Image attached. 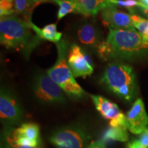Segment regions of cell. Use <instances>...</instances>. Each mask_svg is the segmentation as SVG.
I'll return each mask as SVG.
<instances>
[{"mask_svg": "<svg viewBox=\"0 0 148 148\" xmlns=\"http://www.w3.org/2000/svg\"><path fill=\"white\" fill-rule=\"evenodd\" d=\"M31 29L28 21H23L14 16L1 17V44L7 49L21 51L27 58L42 40L38 35H33Z\"/></svg>", "mask_w": 148, "mask_h": 148, "instance_id": "1", "label": "cell"}, {"mask_svg": "<svg viewBox=\"0 0 148 148\" xmlns=\"http://www.w3.org/2000/svg\"><path fill=\"white\" fill-rule=\"evenodd\" d=\"M101 82L121 99L130 101L136 92V75L132 66L112 62L105 69Z\"/></svg>", "mask_w": 148, "mask_h": 148, "instance_id": "2", "label": "cell"}, {"mask_svg": "<svg viewBox=\"0 0 148 148\" xmlns=\"http://www.w3.org/2000/svg\"><path fill=\"white\" fill-rule=\"evenodd\" d=\"M107 41L112 48V58H134L148 51V41L136 30L110 29Z\"/></svg>", "mask_w": 148, "mask_h": 148, "instance_id": "3", "label": "cell"}, {"mask_svg": "<svg viewBox=\"0 0 148 148\" xmlns=\"http://www.w3.org/2000/svg\"><path fill=\"white\" fill-rule=\"evenodd\" d=\"M58 58L54 65L47 70V75L60 86L70 97L81 98L85 95V91L75 81L67 62L69 47L65 40L62 39L56 43Z\"/></svg>", "mask_w": 148, "mask_h": 148, "instance_id": "4", "label": "cell"}, {"mask_svg": "<svg viewBox=\"0 0 148 148\" xmlns=\"http://www.w3.org/2000/svg\"><path fill=\"white\" fill-rule=\"evenodd\" d=\"M34 91L39 100L45 103H62L65 101L63 90L48 75L40 73L34 80Z\"/></svg>", "mask_w": 148, "mask_h": 148, "instance_id": "5", "label": "cell"}, {"mask_svg": "<svg viewBox=\"0 0 148 148\" xmlns=\"http://www.w3.org/2000/svg\"><path fill=\"white\" fill-rule=\"evenodd\" d=\"M67 62L74 77L84 78L93 72L90 57L76 44H72L69 48Z\"/></svg>", "mask_w": 148, "mask_h": 148, "instance_id": "6", "label": "cell"}, {"mask_svg": "<svg viewBox=\"0 0 148 148\" xmlns=\"http://www.w3.org/2000/svg\"><path fill=\"white\" fill-rule=\"evenodd\" d=\"M94 105L106 119L110 120V127L121 126L127 129V117L116 103L100 95H90Z\"/></svg>", "mask_w": 148, "mask_h": 148, "instance_id": "7", "label": "cell"}, {"mask_svg": "<svg viewBox=\"0 0 148 148\" xmlns=\"http://www.w3.org/2000/svg\"><path fill=\"white\" fill-rule=\"evenodd\" d=\"M23 112L19 103L8 90L1 88L0 93V117L8 125L16 124L21 121Z\"/></svg>", "mask_w": 148, "mask_h": 148, "instance_id": "8", "label": "cell"}, {"mask_svg": "<svg viewBox=\"0 0 148 148\" xmlns=\"http://www.w3.org/2000/svg\"><path fill=\"white\" fill-rule=\"evenodd\" d=\"M86 134L77 128H64L57 131L50 138L56 148H83Z\"/></svg>", "mask_w": 148, "mask_h": 148, "instance_id": "9", "label": "cell"}, {"mask_svg": "<svg viewBox=\"0 0 148 148\" xmlns=\"http://www.w3.org/2000/svg\"><path fill=\"white\" fill-rule=\"evenodd\" d=\"M102 23L109 29L136 30L133 25L131 14L117 10L115 5H110L101 11Z\"/></svg>", "mask_w": 148, "mask_h": 148, "instance_id": "10", "label": "cell"}, {"mask_svg": "<svg viewBox=\"0 0 148 148\" xmlns=\"http://www.w3.org/2000/svg\"><path fill=\"white\" fill-rule=\"evenodd\" d=\"M127 129L133 134H140L148 125V115L143 101L137 99L127 114Z\"/></svg>", "mask_w": 148, "mask_h": 148, "instance_id": "11", "label": "cell"}, {"mask_svg": "<svg viewBox=\"0 0 148 148\" xmlns=\"http://www.w3.org/2000/svg\"><path fill=\"white\" fill-rule=\"evenodd\" d=\"M77 34L79 42L88 47H97L101 42L99 32L92 24L82 25L77 30Z\"/></svg>", "mask_w": 148, "mask_h": 148, "instance_id": "12", "label": "cell"}, {"mask_svg": "<svg viewBox=\"0 0 148 148\" xmlns=\"http://www.w3.org/2000/svg\"><path fill=\"white\" fill-rule=\"evenodd\" d=\"M28 23L31 28L34 32L36 33L38 36H39L41 39L49 40V41L53 42H58L60 41L61 38H62V34L57 31L56 24L51 23L49 25H45L43 28L40 29L34 25L32 21L29 20L28 21Z\"/></svg>", "mask_w": 148, "mask_h": 148, "instance_id": "13", "label": "cell"}, {"mask_svg": "<svg viewBox=\"0 0 148 148\" xmlns=\"http://www.w3.org/2000/svg\"><path fill=\"white\" fill-rule=\"evenodd\" d=\"M82 5L84 15L95 16L99 11L112 5L110 0H78Z\"/></svg>", "mask_w": 148, "mask_h": 148, "instance_id": "14", "label": "cell"}, {"mask_svg": "<svg viewBox=\"0 0 148 148\" xmlns=\"http://www.w3.org/2000/svg\"><path fill=\"white\" fill-rule=\"evenodd\" d=\"M126 129L125 127L121 126L110 127L103 133L101 141L103 144L112 140H118L121 142L127 141L128 140V134Z\"/></svg>", "mask_w": 148, "mask_h": 148, "instance_id": "15", "label": "cell"}, {"mask_svg": "<svg viewBox=\"0 0 148 148\" xmlns=\"http://www.w3.org/2000/svg\"><path fill=\"white\" fill-rule=\"evenodd\" d=\"M12 134L22 135L25 137L34 140H40L39 126L36 123H25L12 131Z\"/></svg>", "mask_w": 148, "mask_h": 148, "instance_id": "16", "label": "cell"}, {"mask_svg": "<svg viewBox=\"0 0 148 148\" xmlns=\"http://www.w3.org/2000/svg\"><path fill=\"white\" fill-rule=\"evenodd\" d=\"M54 1L59 5V10L57 14L58 20L64 17L66 14L71 12L79 13L78 7L75 3L68 1H62V0H50Z\"/></svg>", "mask_w": 148, "mask_h": 148, "instance_id": "17", "label": "cell"}, {"mask_svg": "<svg viewBox=\"0 0 148 148\" xmlns=\"http://www.w3.org/2000/svg\"><path fill=\"white\" fill-rule=\"evenodd\" d=\"M14 3L15 13L29 16L30 11L33 8L32 5L35 3L31 0H14Z\"/></svg>", "mask_w": 148, "mask_h": 148, "instance_id": "18", "label": "cell"}, {"mask_svg": "<svg viewBox=\"0 0 148 148\" xmlns=\"http://www.w3.org/2000/svg\"><path fill=\"white\" fill-rule=\"evenodd\" d=\"M96 48H97L98 55L102 60H108L109 59L112 58V48L107 40L101 41Z\"/></svg>", "mask_w": 148, "mask_h": 148, "instance_id": "19", "label": "cell"}, {"mask_svg": "<svg viewBox=\"0 0 148 148\" xmlns=\"http://www.w3.org/2000/svg\"><path fill=\"white\" fill-rule=\"evenodd\" d=\"M13 13H15L14 0H0L1 17L10 16Z\"/></svg>", "mask_w": 148, "mask_h": 148, "instance_id": "20", "label": "cell"}, {"mask_svg": "<svg viewBox=\"0 0 148 148\" xmlns=\"http://www.w3.org/2000/svg\"><path fill=\"white\" fill-rule=\"evenodd\" d=\"M10 137L16 143L23 146H29V147H38L40 145V140H34L22 136V135H16L11 133L8 134Z\"/></svg>", "mask_w": 148, "mask_h": 148, "instance_id": "21", "label": "cell"}, {"mask_svg": "<svg viewBox=\"0 0 148 148\" xmlns=\"http://www.w3.org/2000/svg\"><path fill=\"white\" fill-rule=\"evenodd\" d=\"M5 148H42L41 147H29V146H23L16 143L10 137V136H7L6 142H5Z\"/></svg>", "mask_w": 148, "mask_h": 148, "instance_id": "22", "label": "cell"}, {"mask_svg": "<svg viewBox=\"0 0 148 148\" xmlns=\"http://www.w3.org/2000/svg\"><path fill=\"white\" fill-rule=\"evenodd\" d=\"M137 140L141 147L143 148L148 147V127L145 128L140 133L139 138Z\"/></svg>", "mask_w": 148, "mask_h": 148, "instance_id": "23", "label": "cell"}, {"mask_svg": "<svg viewBox=\"0 0 148 148\" xmlns=\"http://www.w3.org/2000/svg\"><path fill=\"white\" fill-rule=\"evenodd\" d=\"M86 148H104V144L101 140L90 143Z\"/></svg>", "mask_w": 148, "mask_h": 148, "instance_id": "24", "label": "cell"}, {"mask_svg": "<svg viewBox=\"0 0 148 148\" xmlns=\"http://www.w3.org/2000/svg\"><path fill=\"white\" fill-rule=\"evenodd\" d=\"M127 148H143L141 147V145H140L138 143V140H134L132 142H130L127 145Z\"/></svg>", "mask_w": 148, "mask_h": 148, "instance_id": "25", "label": "cell"}, {"mask_svg": "<svg viewBox=\"0 0 148 148\" xmlns=\"http://www.w3.org/2000/svg\"><path fill=\"white\" fill-rule=\"evenodd\" d=\"M62 1H71V2L75 3V4L76 5L77 7H78L79 14H83V15H84V11H83V8H82V5H81V4H80V3L79 2L78 0H62Z\"/></svg>", "mask_w": 148, "mask_h": 148, "instance_id": "26", "label": "cell"}, {"mask_svg": "<svg viewBox=\"0 0 148 148\" xmlns=\"http://www.w3.org/2000/svg\"><path fill=\"white\" fill-rule=\"evenodd\" d=\"M143 36L144 37V38H145L147 41H148V19H147V27H146L145 32V34L143 35Z\"/></svg>", "mask_w": 148, "mask_h": 148, "instance_id": "27", "label": "cell"}, {"mask_svg": "<svg viewBox=\"0 0 148 148\" xmlns=\"http://www.w3.org/2000/svg\"><path fill=\"white\" fill-rule=\"evenodd\" d=\"M31 1L36 3L42 2V1H49V0H31Z\"/></svg>", "mask_w": 148, "mask_h": 148, "instance_id": "28", "label": "cell"}]
</instances>
